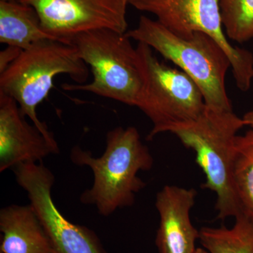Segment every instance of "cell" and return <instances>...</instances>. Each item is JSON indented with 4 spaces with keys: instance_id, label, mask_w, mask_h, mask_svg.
Wrapping results in <instances>:
<instances>
[{
    "instance_id": "cell-1",
    "label": "cell",
    "mask_w": 253,
    "mask_h": 253,
    "mask_svg": "<svg viewBox=\"0 0 253 253\" xmlns=\"http://www.w3.org/2000/svg\"><path fill=\"white\" fill-rule=\"evenodd\" d=\"M71 160L92 171V186L82 194L81 202L94 206L104 217L134 204L136 195L146 186L138 174L150 170L154 165L149 148L143 144L134 126H118L110 130L106 149L100 157L76 146L71 150Z\"/></svg>"
},
{
    "instance_id": "cell-2",
    "label": "cell",
    "mask_w": 253,
    "mask_h": 253,
    "mask_svg": "<svg viewBox=\"0 0 253 253\" xmlns=\"http://www.w3.org/2000/svg\"><path fill=\"white\" fill-rule=\"evenodd\" d=\"M246 126L233 111L206 106L194 121L172 125L166 129L196 154V162L206 176L201 187L216 195L217 218L224 220L241 214L233 180V165L237 134Z\"/></svg>"
},
{
    "instance_id": "cell-3",
    "label": "cell",
    "mask_w": 253,
    "mask_h": 253,
    "mask_svg": "<svg viewBox=\"0 0 253 253\" xmlns=\"http://www.w3.org/2000/svg\"><path fill=\"white\" fill-rule=\"evenodd\" d=\"M126 35L147 44L186 73L199 86L207 107L233 111L225 84L231 61L211 36L198 32L187 39L179 38L156 20L144 16L139 18L137 26Z\"/></svg>"
},
{
    "instance_id": "cell-4",
    "label": "cell",
    "mask_w": 253,
    "mask_h": 253,
    "mask_svg": "<svg viewBox=\"0 0 253 253\" xmlns=\"http://www.w3.org/2000/svg\"><path fill=\"white\" fill-rule=\"evenodd\" d=\"M67 74L76 84H84L87 66L73 44L46 41L23 50L12 64L0 73V91L17 102L25 117L49 140L56 141L45 123L38 118L37 108L47 97L55 77Z\"/></svg>"
},
{
    "instance_id": "cell-5",
    "label": "cell",
    "mask_w": 253,
    "mask_h": 253,
    "mask_svg": "<svg viewBox=\"0 0 253 253\" xmlns=\"http://www.w3.org/2000/svg\"><path fill=\"white\" fill-rule=\"evenodd\" d=\"M126 33L96 30L74 37L71 44L90 66L88 84H63L66 91H83L135 106L143 85L140 61Z\"/></svg>"
},
{
    "instance_id": "cell-6",
    "label": "cell",
    "mask_w": 253,
    "mask_h": 253,
    "mask_svg": "<svg viewBox=\"0 0 253 253\" xmlns=\"http://www.w3.org/2000/svg\"><path fill=\"white\" fill-rule=\"evenodd\" d=\"M136 49L143 76L136 107L152 123L148 140L166 132L172 125L199 118L206 104L196 83L181 70L161 62L147 44L138 42Z\"/></svg>"
},
{
    "instance_id": "cell-7",
    "label": "cell",
    "mask_w": 253,
    "mask_h": 253,
    "mask_svg": "<svg viewBox=\"0 0 253 253\" xmlns=\"http://www.w3.org/2000/svg\"><path fill=\"white\" fill-rule=\"evenodd\" d=\"M129 4L154 14L156 21L179 38L187 39L198 32L211 36L229 56L237 87L249 90L253 81V54L229 42L219 0H129Z\"/></svg>"
},
{
    "instance_id": "cell-8",
    "label": "cell",
    "mask_w": 253,
    "mask_h": 253,
    "mask_svg": "<svg viewBox=\"0 0 253 253\" xmlns=\"http://www.w3.org/2000/svg\"><path fill=\"white\" fill-rule=\"evenodd\" d=\"M18 185L28 194L49 236L55 253H106L97 236L86 226L63 216L51 196L54 174L42 163H24L13 168Z\"/></svg>"
},
{
    "instance_id": "cell-9",
    "label": "cell",
    "mask_w": 253,
    "mask_h": 253,
    "mask_svg": "<svg viewBox=\"0 0 253 253\" xmlns=\"http://www.w3.org/2000/svg\"><path fill=\"white\" fill-rule=\"evenodd\" d=\"M28 4L36 9L44 31L66 44L86 32L127 31L129 0H31Z\"/></svg>"
},
{
    "instance_id": "cell-10",
    "label": "cell",
    "mask_w": 253,
    "mask_h": 253,
    "mask_svg": "<svg viewBox=\"0 0 253 253\" xmlns=\"http://www.w3.org/2000/svg\"><path fill=\"white\" fill-rule=\"evenodd\" d=\"M59 153L57 142L29 124L17 102L0 91V172L21 163H41L49 155Z\"/></svg>"
},
{
    "instance_id": "cell-11",
    "label": "cell",
    "mask_w": 253,
    "mask_h": 253,
    "mask_svg": "<svg viewBox=\"0 0 253 253\" xmlns=\"http://www.w3.org/2000/svg\"><path fill=\"white\" fill-rule=\"evenodd\" d=\"M197 191L166 185L156 195L159 227L156 244L159 253H195L199 230L191 222L190 214Z\"/></svg>"
},
{
    "instance_id": "cell-12",
    "label": "cell",
    "mask_w": 253,
    "mask_h": 253,
    "mask_svg": "<svg viewBox=\"0 0 253 253\" xmlns=\"http://www.w3.org/2000/svg\"><path fill=\"white\" fill-rule=\"evenodd\" d=\"M0 253H55L31 204L11 205L0 211Z\"/></svg>"
},
{
    "instance_id": "cell-13",
    "label": "cell",
    "mask_w": 253,
    "mask_h": 253,
    "mask_svg": "<svg viewBox=\"0 0 253 253\" xmlns=\"http://www.w3.org/2000/svg\"><path fill=\"white\" fill-rule=\"evenodd\" d=\"M46 41L57 40L44 31L33 6L0 0V42L26 50Z\"/></svg>"
},
{
    "instance_id": "cell-14",
    "label": "cell",
    "mask_w": 253,
    "mask_h": 253,
    "mask_svg": "<svg viewBox=\"0 0 253 253\" xmlns=\"http://www.w3.org/2000/svg\"><path fill=\"white\" fill-rule=\"evenodd\" d=\"M231 228L204 226L199 241L209 253H253V221L245 214L236 216Z\"/></svg>"
},
{
    "instance_id": "cell-15",
    "label": "cell",
    "mask_w": 253,
    "mask_h": 253,
    "mask_svg": "<svg viewBox=\"0 0 253 253\" xmlns=\"http://www.w3.org/2000/svg\"><path fill=\"white\" fill-rule=\"evenodd\" d=\"M233 180L241 213L253 221V129L236 138Z\"/></svg>"
},
{
    "instance_id": "cell-16",
    "label": "cell",
    "mask_w": 253,
    "mask_h": 253,
    "mask_svg": "<svg viewBox=\"0 0 253 253\" xmlns=\"http://www.w3.org/2000/svg\"><path fill=\"white\" fill-rule=\"evenodd\" d=\"M223 27L239 43L253 39V0H219Z\"/></svg>"
},
{
    "instance_id": "cell-17",
    "label": "cell",
    "mask_w": 253,
    "mask_h": 253,
    "mask_svg": "<svg viewBox=\"0 0 253 253\" xmlns=\"http://www.w3.org/2000/svg\"><path fill=\"white\" fill-rule=\"evenodd\" d=\"M23 50L15 46H8L0 52V73L4 72L10 65L17 59Z\"/></svg>"
},
{
    "instance_id": "cell-18",
    "label": "cell",
    "mask_w": 253,
    "mask_h": 253,
    "mask_svg": "<svg viewBox=\"0 0 253 253\" xmlns=\"http://www.w3.org/2000/svg\"><path fill=\"white\" fill-rule=\"evenodd\" d=\"M243 119L246 123V126H251V129H253V110L245 113Z\"/></svg>"
},
{
    "instance_id": "cell-19",
    "label": "cell",
    "mask_w": 253,
    "mask_h": 253,
    "mask_svg": "<svg viewBox=\"0 0 253 253\" xmlns=\"http://www.w3.org/2000/svg\"><path fill=\"white\" fill-rule=\"evenodd\" d=\"M6 1H17V2L23 3V4H29L31 0H6Z\"/></svg>"
},
{
    "instance_id": "cell-20",
    "label": "cell",
    "mask_w": 253,
    "mask_h": 253,
    "mask_svg": "<svg viewBox=\"0 0 253 253\" xmlns=\"http://www.w3.org/2000/svg\"><path fill=\"white\" fill-rule=\"evenodd\" d=\"M195 253H209L204 249H197Z\"/></svg>"
}]
</instances>
